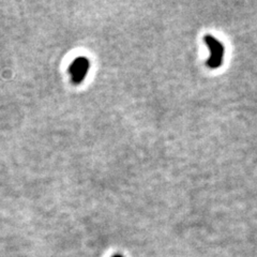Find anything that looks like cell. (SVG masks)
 Returning a JSON list of instances; mask_svg holds the SVG:
<instances>
[{
	"label": "cell",
	"instance_id": "6da1fadb",
	"mask_svg": "<svg viewBox=\"0 0 257 257\" xmlns=\"http://www.w3.org/2000/svg\"><path fill=\"white\" fill-rule=\"evenodd\" d=\"M204 41L210 50V57L207 61V66L211 69H218L223 64L225 47L217 38L211 34H206L204 36Z\"/></svg>",
	"mask_w": 257,
	"mask_h": 257
},
{
	"label": "cell",
	"instance_id": "7a4b0ae2",
	"mask_svg": "<svg viewBox=\"0 0 257 257\" xmlns=\"http://www.w3.org/2000/svg\"><path fill=\"white\" fill-rule=\"evenodd\" d=\"M89 68H90V62H89L88 58L83 56L77 57V58L72 62L69 68L72 82L76 84V85L81 84L87 76L89 72Z\"/></svg>",
	"mask_w": 257,
	"mask_h": 257
},
{
	"label": "cell",
	"instance_id": "3957f363",
	"mask_svg": "<svg viewBox=\"0 0 257 257\" xmlns=\"http://www.w3.org/2000/svg\"><path fill=\"white\" fill-rule=\"evenodd\" d=\"M113 257H122L121 255H115V256H113Z\"/></svg>",
	"mask_w": 257,
	"mask_h": 257
}]
</instances>
